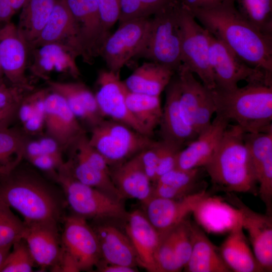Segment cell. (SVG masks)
Returning a JSON list of instances; mask_svg holds the SVG:
<instances>
[{
  "label": "cell",
  "instance_id": "cell-11",
  "mask_svg": "<svg viewBox=\"0 0 272 272\" xmlns=\"http://www.w3.org/2000/svg\"><path fill=\"white\" fill-rule=\"evenodd\" d=\"M151 18H141L119 24L117 29L106 39L101 55L108 68L114 73L137 56L146 40Z\"/></svg>",
  "mask_w": 272,
  "mask_h": 272
},
{
  "label": "cell",
  "instance_id": "cell-24",
  "mask_svg": "<svg viewBox=\"0 0 272 272\" xmlns=\"http://www.w3.org/2000/svg\"><path fill=\"white\" fill-rule=\"evenodd\" d=\"M192 213L197 223L208 233H230L242 226L241 212L223 197L212 196L211 194L207 196L199 202Z\"/></svg>",
  "mask_w": 272,
  "mask_h": 272
},
{
  "label": "cell",
  "instance_id": "cell-14",
  "mask_svg": "<svg viewBox=\"0 0 272 272\" xmlns=\"http://www.w3.org/2000/svg\"><path fill=\"white\" fill-rule=\"evenodd\" d=\"M29 47L17 26L9 22L0 27V64L11 85L33 89L26 76Z\"/></svg>",
  "mask_w": 272,
  "mask_h": 272
},
{
  "label": "cell",
  "instance_id": "cell-9",
  "mask_svg": "<svg viewBox=\"0 0 272 272\" xmlns=\"http://www.w3.org/2000/svg\"><path fill=\"white\" fill-rule=\"evenodd\" d=\"M182 63L213 90L215 83L209 59V34L191 11L181 3L179 10Z\"/></svg>",
  "mask_w": 272,
  "mask_h": 272
},
{
  "label": "cell",
  "instance_id": "cell-36",
  "mask_svg": "<svg viewBox=\"0 0 272 272\" xmlns=\"http://www.w3.org/2000/svg\"><path fill=\"white\" fill-rule=\"evenodd\" d=\"M25 224L0 198V247L13 246L22 239Z\"/></svg>",
  "mask_w": 272,
  "mask_h": 272
},
{
  "label": "cell",
  "instance_id": "cell-10",
  "mask_svg": "<svg viewBox=\"0 0 272 272\" xmlns=\"http://www.w3.org/2000/svg\"><path fill=\"white\" fill-rule=\"evenodd\" d=\"M209 59L215 88L229 90L236 88L242 81L272 84V74L251 66L239 58L224 43L210 32Z\"/></svg>",
  "mask_w": 272,
  "mask_h": 272
},
{
  "label": "cell",
  "instance_id": "cell-44",
  "mask_svg": "<svg viewBox=\"0 0 272 272\" xmlns=\"http://www.w3.org/2000/svg\"><path fill=\"white\" fill-rule=\"evenodd\" d=\"M140 157L143 168L152 182L157 180V170L159 161L158 141L154 145L140 152Z\"/></svg>",
  "mask_w": 272,
  "mask_h": 272
},
{
  "label": "cell",
  "instance_id": "cell-13",
  "mask_svg": "<svg viewBox=\"0 0 272 272\" xmlns=\"http://www.w3.org/2000/svg\"><path fill=\"white\" fill-rule=\"evenodd\" d=\"M223 198L241 212L242 226L248 232L257 262L264 271H271L272 215L254 211L233 192L226 193Z\"/></svg>",
  "mask_w": 272,
  "mask_h": 272
},
{
  "label": "cell",
  "instance_id": "cell-53",
  "mask_svg": "<svg viewBox=\"0 0 272 272\" xmlns=\"http://www.w3.org/2000/svg\"><path fill=\"white\" fill-rule=\"evenodd\" d=\"M18 106L11 108L0 113V126L6 124V122L18 110Z\"/></svg>",
  "mask_w": 272,
  "mask_h": 272
},
{
  "label": "cell",
  "instance_id": "cell-2",
  "mask_svg": "<svg viewBox=\"0 0 272 272\" xmlns=\"http://www.w3.org/2000/svg\"><path fill=\"white\" fill-rule=\"evenodd\" d=\"M244 133L238 125L229 123L216 152L203 166L212 184L211 192L258 195V183Z\"/></svg>",
  "mask_w": 272,
  "mask_h": 272
},
{
  "label": "cell",
  "instance_id": "cell-27",
  "mask_svg": "<svg viewBox=\"0 0 272 272\" xmlns=\"http://www.w3.org/2000/svg\"><path fill=\"white\" fill-rule=\"evenodd\" d=\"M67 163L72 175L81 182L119 201L123 198L112 181L109 165L104 158H87L76 153L74 160Z\"/></svg>",
  "mask_w": 272,
  "mask_h": 272
},
{
  "label": "cell",
  "instance_id": "cell-40",
  "mask_svg": "<svg viewBox=\"0 0 272 272\" xmlns=\"http://www.w3.org/2000/svg\"><path fill=\"white\" fill-rule=\"evenodd\" d=\"M158 148L159 161L156 181L161 176L176 168L177 156L182 150L179 147L162 140L158 141Z\"/></svg>",
  "mask_w": 272,
  "mask_h": 272
},
{
  "label": "cell",
  "instance_id": "cell-52",
  "mask_svg": "<svg viewBox=\"0 0 272 272\" xmlns=\"http://www.w3.org/2000/svg\"><path fill=\"white\" fill-rule=\"evenodd\" d=\"M99 271L103 272H135L138 271L135 267L118 264H106L102 265Z\"/></svg>",
  "mask_w": 272,
  "mask_h": 272
},
{
  "label": "cell",
  "instance_id": "cell-18",
  "mask_svg": "<svg viewBox=\"0 0 272 272\" xmlns=\"http://www.w3.org/2000/svg\"><path fill=\"white\" fill-rule=\"evenodd\" d=\"M211 194L206 190L180 199L152 197L146 204V217L162 235L167 232L192 213L199 202Z\"/></svg>",
  "mask_w": 272,
  "mask_h": 272
},
{
  "label": "cell",
  "instance_id": "cell-57",
  "mask_svg": "<svg viewBox=\"0 0 272 272\" xmlns=\"http://www.w3.org/2000/svg\"><path fill=\"white\" fill-rule=\"evenodd\" d=\"M0 176H5L4 174L0 171Z\"/></svg>",
  "mask_w": 272,
  "mask_h": 272
},
{
  "label": "cell",
  "instance_id": "cell-41",
  "mask_svg": "<svg viewBox=\"0 0 272 272\" xmlns=\"http://www.w3.org/2000/svg\"><path fill=\"white\" fill-rule=\"evenodd\" d=\"M152 15L140 0H119V24Z\"/></svg>",
  "mask_w": 272,
  "mask_h": 272
},
{
  "label": "cell",
  "instance_id": "cell-58",
  "mask_svg": "<svg viewBox=\"0 0 272 272\" xmlns=\"http://www.w3.org/2000/svg\"><path fill=\"white\" fill-rule=\"evenodd\" d=\"M4 1V0H0V2H2V1Z\"/></svg>",
  "mask_w": 272,
  "mask_h": 272
},
{
  "label": "cell",
  "instance_id": "cell-33",
  "mask_svg": "<svg viewBox=\"0 0 272 272\" xmlns=\"http://www.w3.org/2000/svg\"><path fill=\"white\" fill-rule=\"evenodd\" d=\"M126 101L131 114L152 137L159 126L162 115L160 96L133 92L127 89Z\"/></svg>",
  "mask_w": 272,
  "mask_h": 272
},
{
  "label": "cell",
  "instance_id": "cell-12",
  "mask_svg": "<svg viewBox=\"0 0 272 272\" xmlns=\"http://www.w3.org/2000/svg\"><path fill=\"white\" fill-rule=\"evenodd\" d=\"M97 83L98 89L95 97L104 117L124 124L150 137L128 108L126 101L127 88L120 80L119 73L109 70L102 71L98 75Z\"/></svg>",
  "mask_w": 272,
  "mask_h": 272
},
{
  "label": "cell",
  "instance_id": "cell-6",
  "mask_svg": "<svg viewBox=\"0 0 272 272\" xmlns=\"http://www.w3.org/2000/svg\"><path fill=\"white\" fill-rule=\"evenodd\" d=\"M56 176L63 190L69 206L76 215L85 219L126 220L129 213L121 201L76 179L67 163L57 171Z\"/></svg>",
  "mask_w": 272,
  "mask_h": 272
},
{
  "label": "cell",
  "instance_id": "cell-21",
  "mask_svg": "<svg viewBox=\"0 0 272 272\" xmlns=\"http://www.w3.org/2000/svg\"><path fill=\"white\" fill-rule=\"evenodd\" d=\"M252 159L258 186V195L272 215V130L244 134Z\"/></svg>",
  "mask_w": 272,
  "mask_h": 272
},
{
  "label": "cell",
  "instance_id": "cell-39",
  "mask_svg": "<svg viewBox=\"0 0 272 272\" xmlns=\"http://www.w3.org/2000/svg\"><path fill=\"white\" fill-rule=\"evenodd\" d=\"M170 230L161 235L156 251V260L159 272H177L183 268L175 254Z\"/></svg>",
  "mask_w": 272,
  "mask_h": 272
},
{
  "label": "cell",
  "instance_id": "cell-38",
  "mask_svg": "<svg viewBox=\"0 0 272 272\" xmlns=\"http://www.w3.org/2000/svg\"><path fill=\"white\" fill-rule=\"evenodd\" d=\"M170 231L177 259L184 268L189 260L192 250L190 221L183 220Z\"/></svg>",
  "mask_w": 272,
  "mask_h": 272
},
{
  "label": "cell",
  "instance_id": "cell-42",
  "mask_svg": "<svg viewBox=\"0 0 272 272\" xmlns=\"http://www.w3.org/2000/svg\"><path fill=\"white\" fill-rule=\"evenodd\" d=\"M105 33L109 32L119 16V0H96Z\"/></svg>",
  "mask_w": 272,
  "mask_h": 272
},
{
  "label": "cell",
  "instance_id": "cell-28",
  "mask_svg": "<svg viewBox=\"0 0 272 272\" xmlns=\"http://www.w3.org/2000/svg\"><path fill=\"white\" fill-rule=\"evenodd\" d=\"M192 250L184 267L188 272H231L219 250L200 227L190 221Z\"/></svg>",
  "mask_w": 272,
  "mask_h": 272
},
{
  "label": "cell",
  "instance_id": "cell-34",
  "mask_svg": "<svg viewBox=\"0 0 272 272\" xmlns=\"http://www.w3.org/2000/svg\"><path fill=\"white\" fill-rule=\"evenodd\" d=\"M27 142L22 132L6 124L0 126V171L5 176L12 172L24 156Z\"/></svg>",
  "mask_w": 272,
  "mask_h": 272
},
{
  "label": "cell",
  "instance_id": "cell-29",
  "mask_svg": "<svg viewBox=\"0 0 272 272\" xmlns=\"http://www.w3.org/2000/svg\"><path fill=\"white\" fill-rule=\"evenodd\" d=\"M98 237L101 259L106 264L135 267L136 254L126 234L108 225L94 229Z\"/></svg>",
  "mask_w": 272,
  "mask_h": 272
},
{
  "label": "cell",
  "instance_id": "cell-31",
  "mask_svg": "<svg viewBox=\"0 0 272 272\" xmlns=\"http://www.w3.org/2000/svg\"><path fill=\"white\" fill-rule=\"evenodd\" d=\"M175 74L167 66L148 62L137 68L124 83L130 91L160 96Z\"/></svg>",
  "mask_w": 272,
  "mask_h": 272
},
{
  "label": "cell",
  "instance_id": "cell-43",
  "mask_svg": "<svg viewBox=\"0 0 272 272\" xmlns=\"http://www.w3.org/2000/svg\"><path fill=\"white\" fill-rule=\"evenodd\" d=\"M25 89L4 83L0 84V113L11 108L18 106L24 98Z\"/></svg>",
  "mask_w": 272,
  "mask_h": 272
},
{
  "label": "cell",
  "instance_id": "cell-20",
  "mask_svg": "<svg viewBox=\"0 0 272 272\" xmlns=\"http://www.w3.org/2000/svg\"><path fill=\"white\" fill-rule=\"evenodd\" d=\"M24 224L22 238L35 264L41 269L50 267L53 269L59 263L62 255L61 236L58 233L57 223Z\"/></svg>",
  "mask_w": 272,
  "mask_h": 272
},
{
  "label": "cell",
  "instance_id": "cell-47",
  "mask_svg": "<svg viewBox=\"0 0 272 272\" xmlns=\"http://www.w3.org/2000/svg\"><path fill=\"white\" fill-rule=\"evenodd\" d=\"M38 141L42 148L43 154L62 159V149L53 139L47 136L42 138Z\"/></svg>",
  "mask_w": 272,
  "mask_h": 272
},
{
  "label": "cell",
  "instance_id": "cell-48",
  "mask_svg": "<svg viewBox=\"0 0 272 272\" xmlns=\"http://www.w3.org/2000/svg\"><path fill=\"white\" fill-rule=\"evenodd\" d=\"M153 16L158 12L174 5L179 0H140Z\"/></svg>",
  "mask_w": 272,
  "mask_h": 272
},
{
  "label": "cell",
  "instance_id": "cell-37",
  "mask_svg": "<svg viewBox=\"0 0 272 272\" xmlns=\"http://www.w3.org/2000/svg\"><path fill=\"white\" fill-rule=\"evenodd\" d=\"M12 247L1 272L32 271L35 262L25 240L21 239L15 242Z\"/></svg>",
  "mask_w": 272,
  "mask_h": 272
},
{
  "label": "cell",
  "instance_id": "cell-46",
  "mask_svg": "<svg viewBox=\"0 0 272 272\" xmlns=\"http://www.w3.org/2000/svg\"><path fill=\"white\" fill-rule=\"evenodd\" d=\"M28 160L34 166L43 171H58L65 163L62 158H58L46 154L30 157Z\"/></svg>",
  "mask_w": 272,
  "mask_h": 272
},
{
  "label": "cell",
  "instance_id": "cell-49",
  "mask_svg": "<svg viewBox=\"0 0 272 272\" xmlns=\"http://www.w3.org/2000/svg\"><path fill=\"white\" fill-rule=\"evenodd\" d=\"M189 9L206 8L217 5L224 0H179Z\"/></svg>",
  "mask_w": 272,
  "mask_h": 272
},
{
  "label": "cell",
  "instance_id": "cell-16",
  "mask_svg": "<svg viewBox=\"0 0 272 272\" xmlns=\"http://www.w3.org/2000/svg\"><path fill=\"white\" fill-rule=\"evenodd\" d=\"M50 44L62 45L84 57L79 29L65 0H57L46 25L30 49Z\"/></svg>",
  "mask_w": 272,
  "mask_h": 272
},
{
  "label": "cell",
  "instance_id": "cell-8",
  "mask_svg": "<svg viewBox=\"0 0 272 272\" xmlns=\"http://www.w3.org/2000/svg\"><path fill=\"white\" fill-rule=\"evenodd\" d=\"M88 142L109 166H117L152 146L156 141L124 124L104 119L92 127Z\"/></svg>",
  "mask_w": 272,
  "mask_h": 272
},
{
  "label": "cell",
  "instance_id": "cell-23",
  "mask_svg": "<svg viewBox=\"0 0 272 272\" xmlns=\"http://www.w3.org/2000/svg\"><path fill=\"white\" fill-rule=\"evenodd\" d=\"M125 226L126 234L136 254L138 265L151 272H159L156 253L161 235L139 210L128 214Z\"/></svg>",
  "mask_w": 272,
  "mask_h": 272
},
{
  "label": "cell",
  "instance_id": "cell-55",
  "mask_svg": "<svg viewBox=\"0 0 272 272\" xmlns=\"http://www.w3.org/2000/svg\"><path fill=\"white\" fill-rule=\"evenodd\" d=\"M12 7L16 13L18 10L22 9L28 0H8Z\"/></svg>",
  "mask_w": 272,
  "mask_h": 272
},
{
  "label": "cell",
  "instance_id": "cell-35",
  "mask_svg": "<svg viewBox=\"0 0 272 272\" xmlns=\"http://www.w3.org/2000/svg\"><path fill=\"white\" fill-rule=\"evenodd\" d=\"M240 14L263 34L272 36V0H233Z\"/></svg>",
  "mask_w": 272,
  "mask_h": 272
},
{
  "label": "cell",
  "instance_id": "cell-15",
  "mask_svg": "<svg viewBox=\"0 0 272 272\" xmlns=\"http://www.w3.org/2000/svg\"><path fill=\"white\" fill-rule=\"evenodd\" d=\"M44 127L48 136L57 142L61 149L74 145L85 131L78 118L58 93L47 92L45 97Z\"/></svg>",
  "mask_w": 272,
  "mask_h": 272
},
{
  "label": "cell",
  "instance_id": "cell-45",
  "mask_svg": "<svg viewBox=\"0 0 272 272\" xmlns=\"http://www.w3.org/2000/svg\"><path fill=\"white\" fill-rule=\"evenodd\" d=\"M47 91L42 90L33 93L35 107H43L45 108V97ZM44 115H38L31 117L25 123L23 124L26 132L34 134L41 131L44 127Z\"/></svg>",
  "mask_w": 272,
  "mask_h": 272
},
{
  "label": "cell",
  "instance_id": "cell-4",
  "mask_svg": "<svg viewBox=\"0 0 272 272\" xmlns=\"http://www.w3.org/2000/svg\"><path fill=\"white\" fill-rule=\"evenodd\" d=\"M0 198L20 214L26 224L57 223L61 214L58 198L46 184L29 174H19L0 184Z\"/></svg>",
  "mask_w": 272,
  "mask_h": 272
},
{
  "label": "cell",
  "instance_id": "cell-51",
  "mask_svg": "<svg viewBox=\"0 0 272 272\" xmlns=\"http://www.w3.org/2000/svg\"><path fill=\"white\" fill-rule=\"evenodd\" d=\"M42 154L43 152L38 141H28L24 151V156H26L27 159Z\"/></svg>",
  "mask_w": 272,
  "mask_h": 272
},
{
  "label": "cell",
  "instance_id": "cell-25",
  "mask_svg": "<svg viewBox=\"0 0 272 272\" xmlns=\"http://www.w3.org/2000/svg\"><path fill=\"white\" fill-rule=\"evenodd\" d=\"M140 153L117 165L110 171L111 177L123 198L137 199L146 204L153 197L154 186L143 168Z\"/></svg>",
  "mask_w": 272,
  "mask_h": 272
},
{
  "label": "cell",
  "instance_id": "cell-32",
  "mask_svg": "<svg viewBox=\"0 0 272 272\" xmlns=\"http://www.w3.org/2000/svg\"><path fill=\"white\" fill-rule=\"evenodd\" d=\"M57 0H28L20 14L18 30L29 49L46 25Z\"/></svg>",
  "mask_w": 272,
  "mask_h": 272
},
{
  "label": "cell",
  "instance_id": "cell-54",
  "mask_svg": "<svg viewBox=\"0 0 272 272\" xmlns=\"http://www.w3.org/2000/svg\"><path fill=\"white\" fill-rule=\"evenodd\" d=\"M12 246L0 247V271Z\"/></svg>",
  "mask_w": 272,
  "mask_h": 272
},
{
  "label": "cell",
  "instance_id": "cell-26",
  "mask_svg": "<svg viewBox=\"0 0 272 272\" xmlns=\"http://www.w3.org/2000/svg\"><path fill=\"white\" fill-rule=\"evenodd\" d=\"M51 91L60 94L79 119L93 127L105 119L99 108L95 95L86 86L79 83L47 80Z\"/></svg>",
  "mask_w": 272,
  "mask_h": 272
},
{
  "label": "cell",
  "instance_id": "cell-7",
  "mask_svg": "<svg viewBox=\"0 0 272 272\" xmlns=\"http://www.w3.org/2000/svg\"><path fill=\"white\" fill-rule=\"evenodd\" d=\"M63 226L62 255L54 270L80 271L99 265L101 256L98 237L86 219L69 216L65 218Z\"/></svg>",
  "mask_w": 272,
  "mask_h": 272
},
{
  "label": "cell",
  "instance_id": "cell-17",
  "mask_svg": "<svg viewBox=\"0 0 272 272\" xmlns=\"http://www.w3.org/2000/svg\"><path fill=\"white\" fill-rule=\"evenodd\" d=\"M77 23L84 53L89 61L100 54L108 37L104 30L96 0H65Z\"/></svg>",
  "mask_w": 272,
  "mask_h": 272
},
{
  "label": "cell",
  "instance_id": "cell-30",
  "mask_svg": "<svg viewBox=\"0 0 272 272\" xmlns=\"http://www.w3.org/2000/svg\"><path fill=\"white\" fill-rule=\"evenodd\" d=\"M242 226L229 233L219 250L224 262L231 271H264L251 251Z\"/></svg>",
  "mask_w": 272,
  "mask_h": 272
},
{
  "label": "cell",
  "instance_id": "cell-3",
  "mask_svg": "<svg viewBox=\"0 0 272 272\" xmlns=\"http://www.w3.org/2000/svg\"><path fill=\"white\" fill-rule=\"evenodd\" d=\"M216 114L233 122L245 132L272 130V84L250 82L229 90H212Z\"/></svg>",
  "mask_w": 272,
  "mask_h": 272
},
{
  "label": "cell",
  "instance_id": "cell-22",
  "mask_svg": "<svg viewBox=\"0 0 272 272\" xmlns=\"http://www.w3.org/2000/svg\"><path fill=\"white\" fill-rule=\"evenodd\" d=\"M229 123L227 119L216 114L208 128L179 152L175 168L203 167L216 152Z\"/></svg>",
  "mask_w": 272,
  "mask_h": 272
},
{
  "label": "cell",
  "instance_id": "cell-1",
  "mask_svg": "<svg viewBox=\"0 0 272 272\" xmlns=\"http://www.w3.org/2000/svg\"><path fill=\"white\" fill-rule=\"evenodd\" d=\"M189 10L209 32L244 62L272 74V36L263 34L244 19L233 0Z\"/></svg>",
  "mask_w": 272,
  "mask_h": 272
},
{
  "label": "cell",
  "instance_id": "cell-50",
  "mask_svg": "<svg viewBox=\"0 0 272 272\" xmlns=\"http://www.w3.org/2000/svg\"><path fill=\"white\" fill-rule=\"evenodd\" d=\"M16 13L8 0L0 2V27L10 22Z\"/></svg>",
  "mask_w": 272,
  "mask_h": 272
},
{
  "label": "cell",
  "instance_id": "cell-19",
  "mask_svg": "<svg viewBox=\"0 0 272 272\" xmlns=\"http://www.w3.org/2000/svg\"><path fill=\"white\" fill-rule=\"evenodd\" d=\"M165 90V102L159 124L162 140L183 149L194 140L197 134L181 116L179 107L181 89L176 73Z\"/></svg>",
  "mask_w": 272,
  "mask_h": 272
},
{
  "label": "cell",
  "instance_id": "cell-56",
  "mask_svg": "<svg viewBox=\"0 0 272 272\" xmlns=\"http://www.w3.org/2000/svg\"><path fill=\"white\" fill-rule=\"evenodd\" d=\"M3 76H4V74H3V72L2 70L1 64H0V84L3 83Z\"/></svg>",
  "mask_w": 272,
  "mask_h": 272
},
{
  "label": "cell",
  "instance_id": "cell-5",
  "mask_svg": "<svg viewBox=\"0 0 272 272\" xmlns=\"http://www.w3.org/2000/svg\"><path fill=\"white\" fill-rule=\"evenodd\" d=\"M180 6L179 1L153 15L144 44L137 56L167 66L176 73L182 64Z\"/></svg>",
  "mask_w": 272,
  "mask_h": 272
}]
</instances>
